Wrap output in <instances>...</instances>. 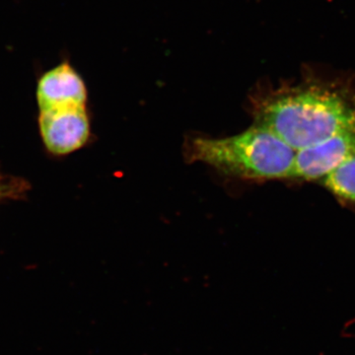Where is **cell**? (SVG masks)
<instances>
[{"label":"cell","instance_id":"cell-1","mask_svg":"<svg viewBox=\"0 0 355 355\" xmlns=\"http://www.w3.org/2000/svg\"><path fill=\"white\" fill-rule=\"evenodd\" d=\"M254 116L297 151L355 127V94L340 84L306 79L261 96Z\"/></svg>","mask_w":355,"mask_h":355},{"label":"cell","instance_id":"cell-2","mask_svg":"<svg viewBox=\"0 0 355 355\" xmlns=\"http://www.w3.org/2000/svg\"><path fill=\"white\" fill-rule=\"evenodd\" d=\"M187 153L191 161L246 180L292 178L296 157L295 149L257 123L246 132L225 139H191Z\"/></svg>","mask_w":355,"mask_h":355},{"label":"cell","instance_id":"cell-3","mask_svg":"<svg viewBox=\"0 0 355 355\" xmlns=\"http://www.w3.org/2000/svg\"><path fill=\"white\" fill-rule=\"evenodd\" d=\"M354 154L355 127H352L296 151L292 178L304 181H323Z\"/></svg>","mask_w":355,"mask_h":355},{"label":"cell","instance_id":"cell-4","mask_svg":"<svg viewBox=\"0 0 355 355\" xmlns=\"http://www.w3.org/2000/svg\"><path fill=\"white\" fill-rule=\"evenodd\" d=\"M39 123L46 148L58 155L81 148L90 133L85 107L41 111Z\"/></svg>","mask_w":355,"mask_h":355},{"label":"cell","instance_id":"cell-5","mask_svg":"<svg viewBox=\"0 0 355 355\" xmlns=\"http://www.w3.org/2000/svg\"><path fill=\"white\" fill-rule=\"evenodd\" d=\"M37 100L40 111L85 107L87 91L76 70L69 62H62L39 79Z\"/></svg>","mask_w":355,"mask_h":355},{"label":"cell","instance_id":"cell-6","mask_svg":"<svg viewBox=\"0 0 355 355\" xmlns=\"http://www.w3.org/2000/svg\"><path fill=\"white\" fill-rule=\"evenodd\" d=\"M322 182L335 197L355 207V154Z\"/></svg>","mask_w":355,"mask_h":355},{"label":"cell","instance_id":"cell-7","mask_svg":"<svg viewBox=\"0 0 355 355\" xmlns=\"http://www.w3.org/2000/svg\"><path fill=\"white\" fill-rule=\"evenodd\" d=\"M17 191V186L14 182L8 181V180L0 177V200H3V198L14 197Z\"/></svg>","mask_w":355,"mask_h":355}]
</instances>
